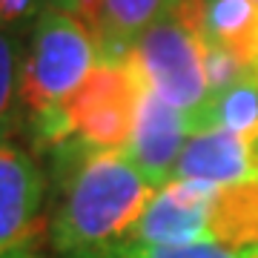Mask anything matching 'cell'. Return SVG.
<instances>
[{"label":"cell","mask_w":258,"mask_h":258,"mask_svg":"<svg viewBox=\"0 0 258 258\" xmlns=\"http://www.w3.org/2000/svg\"><path fill=\"white\" fill-rule=\"evenodd\" d=\"M63 195L52 244L66 258H109L123 247L158 186L123 149H57Z\"/></svg>","instance_id":"1"},{"label":"cell","mask_w":258,"mask_h":258,"mask_svg":"<svg viewBox=\"0 0 258 258\" xmlns=\"http://www.w3.org/2000/svg\"><path fill=\"white\" fill-rule=\"evenodd\" d=\"M129 241L258 247V184L169 181L152 195Z\"/></svg>","instance_id":"2"},{"label":"cell","mask_w":258,"mask_h":258,"mask_svg":"<svg viewBox=\"0 0 258 258\" xmlns=\"http://www.w3.org/2000/svg\"><path fill=\"white\" fill-rule=\"evenodd\" d=\"M141 95L132 55L101 57L35 141L46 149H126Z\"/></svg>","instance_id":"3"},{"label":"cell","mask_w":258,"mask_h":258,"mask_svg":"<svg viewBox=\"0 0 258 258\" xmlns=\"http://www.w3.org/2000/svg\"><path fill=\"white\" fill-rule=\"evenodd\" d=\"M101 60V46L83 20L63 9L40 12L18 72L20 109H26L35 138L55 120L63 101Z\"/></svg>","instance_id":"4"},{"label":"cell","mask_w":258,"mask_h":258,"mask_svg":"<svg viewBox=\"0 0 258 258\" xmlns=\"http://www.w3.org/2000/svg\"><path fill=\"white\" fill-rule=\"evenodd\" d=\"M141 78L169 106L198 115L210 101L198 0H175L132 46Z\"/></svg>","instance_id":"5"},{"label":"cell","mask_w":258,"mask_h":258,"mask_svg":"<svg viewBox=\"0 0 258 258\" xmlns=\"http://www.w3.org/2000/svg\"><path fill=\"white\" fill-rule=\"evenodd\" d=\"M46 178L32 155L0 144V258L26 255L43 232Z\"/></svg>","instance_id":"6"},{"label":"cell","mask_w":258,"mask_h":258,"mask_svg":"<svg viewBox=\"0 0 258 258\" xmlns=\"http://www.w3.org/2000/svg\"><path fill=\"white\" fill-rule=\"evenodd\" d=\"M195 129H198L195 126V115L169 106L161 95H155L144 83L132 138H129L123 152L161 189L164 184L172 181L178 158H181L186 141L192 138Z\"/></svg>","instance_id":"7"},{"label":"cell","mask_w":258,"mask_h":258,"mask_svg":"<svg viewBox=\"0 0 258 258\" xmlns=\"http://www.w3.org/2000/svg\"><path fill=\"white\" fill-rule=\"evenodd\" d=\"M172 181L198 184H258V129L232 132L201 126L186 141Z\"/></svg>","instance_id":"8"},{"label":"cell","mask_w":258,"mask_h":258,"mask_svg":"<svg viewBox=\"0 0 258 258\" xmlns=\"http://www.w3.org/2000/svg\"><path fill=\"white\" fill-rule=\"evenodd\" d=\"M86 23L95 35L101 57H123L132 52L138 37L166 12L169 0H52Z\"/></svg>","instance_id":"9"},{"label":"cell","mask_w":258,"mask_h":258,"mask_svg":"<svg viewBox=\"0 0 258 258\" xmlns=\"http://www.w3.org/2000/svg\"><path fill=\"white\" fill-rule=\"evenodd\" d=\"M198 26L204 43L232 52L247 75H258V6L252 0H198Z\"/></svg>","instance_id":"10"},{"label":"cell","mask_w":258,"mask_h":258,"mask_svg":"<svg viewBox=\"0 0 258 258\" xmlns=\"http://www.w3.org/2000/svg\"><path fill=\"white\" fill-rule=\"evenodd\" d=\"M195 126H224L232 132L258 129V75H249L230 89L210 95V101L195 115Z\"/></svg>","instance_id":"11"},{"label":"cell","mask_w":258,"mask_h":258,"mask_svg":"<svg viewBox=\"0 0 258 258\" xmlns=\"http://www.w3.org/2000/svg\"><path fill=\"white\" fill-rule=\"evenodd\" d=\"M109 258H258V247H218V244H132L126 241Z\"/></svg>","instance_id":"12"},{"label":"cell","mask_w":258,"mask_h":258,"mask_svg":"<svg viewBox=\"0 0 258 258\" xmlns=\"http://www.w3.org/2000/svg\"><path fill=\"white\" fill-rule=\"evenodd\" d=\"M18 46L15 37L0 32V144H9V132L15 126V103L18 98Z\"/></svg>","instance_id":"13"},{"label":"cell","mask_w":258,"mask_h":258,"mask_svg":"<svg viewBox=\"0 0 258 258\" xmlns=\"http://www.w3.org/2000/svg\"><path fill=\"white\" fill-rule=\"evenodd\" d=\"M37 6V0H3V20L12 23V20H20L32 15Z\"/></svg>","instance_id":"14"},{"label":"cell","mask_w":258,"mask_h":258,"mask_svg":"<svg viewBox=\"0 0 258 258\" xmlns=\"http://www.w3.org/2000/svg\"><path fill=\"white\" fill-rule=\"evenodd\" d=\"M0 20H3V0H0Z\"/></svg>","instance_id":"15"},{"label":"cell","mask_w":258,"mask_h":258,"mask_svg":"<svg viewBox=\"0 0 258 258\" xmlns=\"http://www.w3.org/2000/svg\"><path fill=\"white\" fill-rule=\"evenodd\" d=\"M18 258H35V255H29V252H26V255H18Z\"/></svg>","instance_id":"16"},{"label":"cell","mask_w":258,"mask_h":258,"mask_svg":"<svg viewBox=\"0 0 258 258\" xmlns=\"http://www.w3.org/2000/svg\"><path fill=\"white\" fill-rule=\"evenodd\" d=\"M252 3H255V6H258V0H252Z\"/></svg>","instance_id":"17"},{"label":"cell","mask_w":258,"mask_h":258,"mask_svg":"<svg viewBox=\"0 0 258 258\" xmlns=\"http://www.w3.org/2000/svg\"><path fill=\"white\" fill-rule=\"evenodd\" d=\"M169 3H175V0H169Z\"/></svg>","instance_id":"18"}]
</instances>
